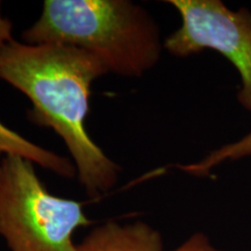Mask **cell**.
<instances>
[{
    "label": "cell",
    "instance_id": "6da1fadb",
    "mask_svg": "<svg viewBox=\"0 0 251 251\" xmlns=\"http://www.w3.org/2000/svg\"><path fill=\"white\" fill-rule=\"evenodd\" d=\"M106 74L101 59L76 47L12 40L0 48V79L28 97L27 114L34 125L50 128L64 141L91 198L114 187L121 172L85 129L91 86Z\"/></svg>",
    "mask_w": 251,
    "mask_h": 251
},
{
    "label": "cell",
    "instance_id": "52a82bcc",
    "mask_svg": "<svg viewBox=\"0 0 251 251\" xmlns=\"http://www.w3.org/2000/svg\"><path fill=\"white\" fill-rule=\"evenodd\" d=\"M251 156V131L242 137L240 141L234 143L226 144L221 148L214 150L206 158L198 163L181 165L178 164L177 168L193 176H207L213 168L218 166L226 161H237L244 157Z\"/></svg>",
    "mask_w": 251,
    "mask_h": 251
},
{
    "label": "cell",
    "instance_id": "ba28073f",
    "mask_svg": "<svg viewBox=\"0 0 251 251\" xmlns=\"http://www.w3.org/2000/svg\"><path fill=\"white\" fill-rule=\"evenodd\" d=\"M12 23L7 19L2 18L0 14V48L12 41Z\"/></svg>",
    "mask_w": 251,
    "mask_h": 251
},
{
    "label": "cell",
    "instance_id": "3957f363",
    "mask_svg": "<svg viewBox=\"0 0 251 251\" xmlns=\"http://www.w3.org/2000/svg\"><path fill=\"white\" fill-rule=\"evenodd\" d=\"M91 224L83 203L49 192L33 162L0 158V236L11 251H77L75 231Z\"/></svg>",
    "mask_w": 251,
    "mask_h": 251
},
{
    "label": "cell",
    "instance_id": "277c9868",
    "mask_svg": "<svg viewBox=\"0 0 251 251\" xmlns=\"http://www.w3.org/2000/svg\"><path fill=\"white\" fill-rule=\"evenodd\" d=\"M179 12L181 26L166 37L164 48L177 57L206 49L220 52L238 71L237 100L251 112V12L231 11L220 0H169Z\"/></svg>",
    "mask_w": 251,
    "mask_h": 251
},
{
    "label": "cell",
    "instance_id": "5b68a950",
    "mask_svg": "<svg viewBox=\"0 0 251 251\" xmlns=\"http://www.w3.org/2000/svg\"><path fill=\"white\" fill-rule=\"evenodd\" d=\"M77 251H165L157 229L143 221L120 225L107 221L98 226L79 244ZM170 251H222L202 233H196Z\"/></svg>",
    "mask_w": 251,
    "mask_h": 251
},
{
    "label": "cell",
    "instance_id": "8992f818",
    "mask_svg": "<svg viewBox=\"0 0 251 251\" xmlns=\"http://www.w3.org/2000/svg\"><path fill=\"white\" fill-rule=\"evenodd\" d=\"M6 155L24 157L41 168L48 169L59 177L74 178L77 175L76 166L68 157L59 156L54 151L30 142L0 122V158Z\"/></svg>",
    "mask_w": 251,
    "mask_h": 251
},
{
    "label": "cell",
    "instance_id": "7a4b0ae2",
    "mask_svg": "<svg viewBox=\"0 0 251 251\" xmlns=\"http://www.w3.org/2000/svg\"><path fill=\"white\" fill-rule=\"evenodd\" d=\"M21 37L27 45L84 49L109 72L136 78L155 67L164 48L158 25L130 0H46L39 20Z\"/></svg>",
    "mask_w": 251,
    "mask_h": 251
}]
</instances>
